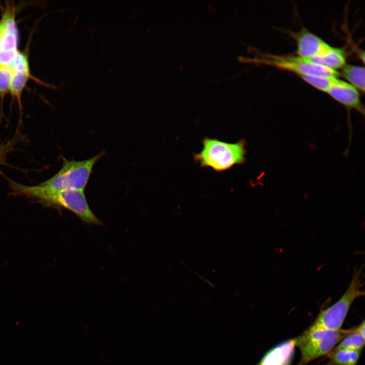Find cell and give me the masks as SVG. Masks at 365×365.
I'll return each mask as SVG.
<instances>
[{
    "label": "cell",
    "instance_id": "cell-1",
    "mask_svg": "<svg viewBox=\"0 0 365 365\" xmlns=\"http://www.w3.org/2000/svg\"><path fill=\"white\" fill-rule=\"evenodd\" d=\"M10 184L12 190L17 194L36 199L47 205L67 209L86 224H102L90 209L84 191L69 190L49 193L41 190L36 186H27L13 181H10Z\"/></svg>",
    "mask_w": 365,
    "mask_h": 365
},
{
    "label": "cell",
    "instance_id": "cell-2",
    "mask_svg": "<svg viewBox=\"0 0 365 365\" xmlns=\"http://www.w3.org/2000/svg\"><path fill=\"white\" fill-rule=\"evenodd\" d=\"M362 270L361 267L354 268L351 280L344 294L334 304L321 310L315 321L302 335L319 331L341 329L353 302L364 295Z\"/></svg>",
    "mask_w": 365,
    "mask_h": 365
},
{
    "label": "cell",
    "instance_id": "cell-3",
    "mask_svg": "<svg viewBox=\"0 0 365 365\" xmlns=\"http://www.w3.org/2000/svg\"><path fill=\"white\" fill-rule=\"evenodd\" d=\"M104 153L103 151L93 157L82 161L63 158L60 170L53 177L36 186L41 190L49 193L84 191L94 166Z\"/></svg>",
    "mask_w": 365,
    "mask_h": 365
},
{
    "label": "cell",
    "instance_id": "cell-4",
    "mask_svg": "<svg viewBox=\"0 0 365 365\" xmlns=\"http://www.w3.org/2000/svg\"><path fill=\"white\" fill-rule=\"evenodd\" d=\"M202 143V151L194 155L195 161L202 167H210L220 172L245 161L246 151L243 140L230 143L216 139L205 138Z\"/></svg>",
    "mask_w": 365,
    "mask_h": 365
},
{
    "label": "cell",
    "instance_id": "cell-5",
    "mask_svg": "<svg viewBox=\"0 0 365 365\" xmlns=\"http://www.w3.org/2000/svg\"><path fill=\"white\" fill-rule=\"evenodd\" d=\"M354 328L319 331L294 338L295 346L301 351V359L297 365H307L313 360L327 354L345 336L353 332Z\"/></svg>",
    "mask_w": 365,
    "mask_h": 365
},
{
    "label": "cell",
    "instance_id": "cell-6",
    "mask_svg": "<svg viewBox=\"0 0 365 365\" xmlns=\"http://www.w3.org/2000/svg\"><path fill=\"white\" fill-rule=\"evenodd\" d=\"M254 61L291 71L299 76L312 75L338 77L340 75L337 70L314 64L298 55H278L268 53L263 54Z\"/></svg>",
    "mask_w": 365,
    "mask_h": 365
},
{
    "label": "cell",
    "instance_id": "cell-7",
    "mask_svg": "<svg viewBox=\"0 0 365 365\" xmlns=\"http://www.w3.org/2000/svg\"><path fill=\"white\" fill-rule=\"evenodd\" d=\"M1 21L3 29L0 36V65L10 67L19 52L15 8L13 5L9 4L4 9Z\"/></svg>",
    "mask_w": 365,
    "mask_h": 365
},
{
    "label": "cell",
    "instance_id": "cell-8",
    "mask_svg": "<svg viewBox=\"0 0 365 365\" xmlns=\"http://www.w3.org/2000/svg\"><path fill=\"white\" fill-rule=\"evenodd\" d=\"M326 93L347 109H354L364 115V106L359 91L347 82L338 78Z\"/></svg>",
    "mask_w": 365,
    "mask_h": 365
},
{
    "label": "cell",
    "instance_id": "cell-9",
    "mask_svg": "<svg viewBox=\"0 0 365 365\" xmlns=\"http://www.w3.org/2000/svg\"><path fill=\"white\" fill-rule=\"evenodd\" d=\"M297 54L306 59L323 54L332 46L314 33L303 29L296 38Z\"/></svg>",
    "mask_w": 365,
    "mask_h": 365
},
{
    "label": "cell",
    "instance_id": "cell-10",
    "mask_svg": "<svg viewBox=\"0 0 365 365\" xmlns=\"http://www.w3.org/2000/svg\"><path fill=\"white\" fill-rule=\"evenodd\" d=\"M295 347L294 339L283 342L267 352L257 365H290Z\"/></svg>",
    "mask_w": 365,
    "mask_h": 365
},
{
    "label": "cell",
    "instance_id": "cell-11",
    "mask_svg": "<svg viewBox=\"0 0 365 365\" xmlns=\"http://www.w3.org/2000/svg\"><path fill=\"white\" fill-rule=\"evenodd\" d=\"M307 59L314 64L337 70L346 64L344 51L334 47L321 55Z\"/></svg>",
    "mask_w": 365,
    "mask_h": 365
},
{
    "label": "cell",
    "instance_id": "cell-12",
    "mask_svg": "<svg viewBox=\"0 0 365 365\" xmlns=\"http://www.w3.org/2000/svg\"><path fill=\"white\" fill-rule=\"evenodd\" d=\"M341 75L358 91H364V67L357 65L345 64Z\"/></svg>",
    "mask_w": 365,
    "mask_h": 365
},
{
    "label": "cell",
    "instance_id": "cell-13",
    "mask_svg": "<svg viewBox=\"0 0 365 365\" xmlns=\"http://www.w3.org/2000/svg\"><path fill=\"white\" fill-rule=\"evenodd\" d=\"M361 350H332L327 354L326 365H356Z\"/></svg>",
    "mask_w": 365,
    "mask_h": 365
},
{
    "label": "cell",
    "instance_id": "cell-14",
    "mask_svg": "<svg viewBox=\"0 0 365 365\" xmlns=\"http://www.w3.org/2000/svg\"><path fill=\"white\" fill-rule=\"evenodd\" d=\"M13 75L10 85V93L17 100L21 111V95L28 80L32 78L30 71L12 70Z\"/></svg>",
    "mask_w": 365,
    "mask_h": 365
},
{
    "label": "cell",
    "instance_id": "cell-15",
    "mask_svg": "<svg viewBox=\"0 0 365 365\" xmlns=\"http://www.w3.org/2000/svg\"><path fill=\"white\" fill-rule=\"evenodd\" d=\"M364 344V337L355 331L345 336L333 350H361Z\"/></svg>",
    "mask_w": 365,
    "mask_h": 365
},
{
    "label": "cell",
    "instance_id": "cell-16",
    "mask_svg": "<svg viewBox=\"0 0 365 365\" xmlns=\"http://www.w3.org/2000/svg\"><path fill=\"white\" fill-rule=\"evenodd\" d=\"M300 77L315 88L325 92H327L338 78L312 75H304Z\"/></svg>",
    "mask_w": 365,
    "mask_h": 365
},
{
    "label": "cell",
    "instance_id": "cell-17",
    "mask_svg": "<svg viewBox=\"0 0 365 365\" xmlns=\"http://www.w3.org/2000/svg\"><path fill=\"white\" fill-rule=\"evenodd\" d=\"M12 75L11 67L0 65V97L10 92Z\"/></svg>",
    "mask_w": 365,
    "mask_h": 365
},
{
    "label": "cell",
    "instance_id": "cell-18",
    "mask_svg": "<svg viewBox=\"0 0 365 365\" xmlns=\"http://www.w3.org/2000/svg\"><path fill=\"white\" fill-rule=\"evenodd\" d=\"M16 141V138H15L3 144L0 145V165L5 163L7 154L12 150Z\"/></svg>",
    "mask_w": 365,
    "mask_h": 365
},
{
    "label": "cell",
    "instance_id": "cell-19",
    "mask_svg": "<svg viewBox=\"0 0 365 365\" xmlns=\"http://www.w3.org/2000/svg\"><path fill=\"white\" fill-rule=\"evenodd\" d=\"M355 331L364 337V321H363L361 324L355 327Z\"/></svg>",
    "mask_w": 365,
    "mask_h": 365
},
{
    "label": "cell",
    "instance_id": "cell-20",
    "mask_svg": "<svg viewBox=\"0 0 365 365\" xmlns=\"http://www.w3.org/2000/svg\"><path fill=\"white\" fill-rule=\"evenodd\" d=\"M2 29H3V25H2V22L0 20V36H1V33L2 32Z\"/></svg>",
    "mask_w": 365,
    "mask_h": 365
}]
</instances>
